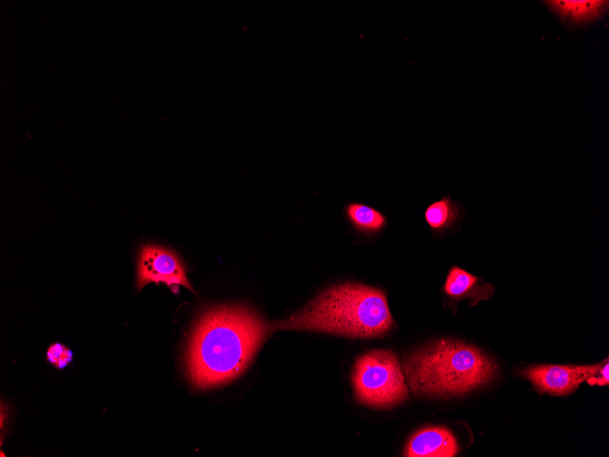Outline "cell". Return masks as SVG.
<instances>
[{
    "label": "cell",
    "instance_id": "obj_1",
    "mask_svg": "<svg viewBox=\"0 0 609 457\" xmlns=\"http://www.w3.org/2000/svg\"><path fill=\"white\" fill-rule=\"evenodd\" d=\"M270 332L271 324L246 306L208 308L196 321L187 347L190 382L197 389H208L236 379Z\"/></svg>",
    "mask_w": 609,
    "mask_h": 457
},
{
    "label": "cell",
    "instance_id": "obj_11",
    "mask_svg": "<svg viewBox=\"0 0 609 457\" xmlns=\"http://www.w3.org/2000/svg\"><path fill=\"white\" fill-rule=\"evenodd\" d=\"M346 213L353 226L366 234L379 233L387 223L383 213L366 204L350 203L346 207Z\"/></svg>",
    "mask_w": 609,
    "mask_h": 457
},
{
    "label": "cell",
    "instance_id": "obj_2",
    "mask_svg": "<svg viewBox=\"0 0 609 457\" xmlns=\"http://www.w3.org/2000/svg\"><path fill=\"white\" fill-rule=\"evenodd\" d=\"M387 296L355 282L325 289L299 311L271 324V330H308L348 338H378L394 327Z\"/></svg>",
    "mask_w": 609,
    "mask_h": 457
},
{
    "label": "cell",
    "instance_id": "obj_9",
    "mask_svg": "<svg viewBox=\"0 0 609 457\" xmlns=\"http://www.w3.org/2000/svg\"><path fill=\"white\" fill-rule=\"evenodd\" d=\"M563 22L579 26L597 20L608 9V1H545Z\"/></svg>",
    "mask_w": 609,
    "mask_h": 457
},
{
    "label": "cell",
    "instance_id": "obj_13",
    "mask_svg": "<svg viewBox=\"0 0 609 457\" xmlns=\"http://www.w3.org/2000/svg\"><path fill=\"white\" fill-rule=\"evenodd\" d=\"M608 370H609V365H608V359L604 361L603 366L601 367L599 370V377L593 376L586 379V381L591 384V385H608L609 382V376H608Z\"/></svg>",
    "mask_w": 609,
    "mask_h": 457
},
{
    "label": "cell",
    "instance_id": "obj_12",
    "mask_svg": "<svg viewBox=\"0 0 609 457\" xmlns=\"http://www.w3.org/2000/svg\"><path fill=\"white\" fill-rule=\"evenodd\" d=\"M72 357L71 350L60 343L52 344L46 352L47 360L57 369L67 366L72 360Z\"/></svg>",
    "mask_w": 609,
    "mask_h": 457
},
{
    "label": "cell",
    "instance_id": "obj_10",
    "mask_svg": "<svg viewBox=\"0 0 609 457\" xmlns=\"http://www.w3.org/2000/svg\"><path fill=\"white\" fill-rule=\"evenodd\" d=\"M460 215L459 205L450 196H442L429 204L424 213L425 220L430 229L438 234L452 227Z\"/></svg>",
    "mask_w": 609,
    "mask_h": 457
},
{
    "label": "cell",
    "instance_id": "obj_3",
    "mask_svg": "<svg viewBox=\"0 0 609 457\" xmlns=\"http://www.w3.org/2000/svg\"><path fill=\"white\" fill-rule=\"evenodd\" d=\"M403 370L418 394L459 396L490 381L497 370L491 358L476 347L440 339L408 354Z\"/></svg>",
    "mask_w": 609,
    "mask_h": 457
},
{
    "label": "cell",
    "instance_id": "obj_4",
    "mask_svg": "<svg viewBox=\"0 0 609 457\" xmlns=\"http://www.w3.org/2000/svg\"><path fill=\"white\" fill-rule=\"evenodd\" d=\"M351 385L356 400L372 409H392L408 400L405 373L389 349L359 355L352 368Z\"/></svg>",
    "mask_w": 609,
    "mask_h": 457
},
{
    "label": "cell",
    "instance_id": "obj_7",
    "mask_svg": "<svg viewBox=\"0 0 609 457\" xmlns=\"http://www.w3.org/2000/svg\"><path fill=\"white\" fill-rule=\"evenodd\" d=\"M459 451L457 439L447 428H422L409 438L404 451L408 457H453Z\"/></svg>",
    "mask_w": 609,
    "mask_h": 457
},
{
    "label": "cell",
    "instance_id": "obj_8",
    "mask_svg": "<svg viewBox=\"0 0 609 457\" xmlns=\"http://www.w3.org/2000/svg\"><path fill=\"white\" fill-rule=\"evenodd\" d=\"M451 304H457L462 298H468L470 306H476L480 300H488L495 287L473 275L468 271L453 265L446 277L443 288Z\"/></svg>",
    "mask_w": 609,
    "mask_h": 457
},
{
    "label": "cell",
    "instance_id": "obj_6",
    "mask_svg": "<svg viewBox=\"0 0 609 457\" xmlns=\"http://www.w3.org/2000/svg\"><path fill=\"white\" fill-rule=\"evenodd\" d=\"M604 361L589 366H532L521 369L519 375L529 379L542 393L564 396L574 391L582 382L596 376Z\"/></svg>",
    "mask_w": 609,
    "mask_h": 457
},
{
    "label": "cell",
    "instance_id": "obj_5",
    "mask_svg": "<svg viewBox=\"0 0 609 457\" xmlns=\"http://www.w3.org/2000/svg\"><path fill=\"white\" fill-rule=\"evenodd\" d=\"M150 283H163L175 293L181 286L194 292L186 267L178 254L168 248L150 244H144L139 253L137 287L139 290Z\"/></svg>",
    "mask_w": 609,
    "mask_h": 457
}]
</instances>
